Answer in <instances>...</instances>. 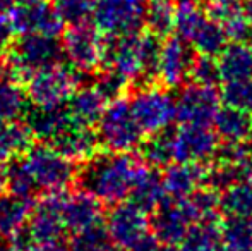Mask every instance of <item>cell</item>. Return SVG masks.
Returning <instances> with one entry per match:
<instances>
[{"label": "cell", "instance_id": "obj_41", "mask_svg": "<svg viewBox=\"0 0 252 251\" xmlns=\"http://www.w3.org/2000/svg\"><path fill=\"white\" fill-rule=\"evenodd\" d=\"M132 251H158V245H156V238H151L150 234L146 236L144 239H141L137 245H134L132 248H130Z\"/></svg>", "mask_w": 252, "mask_h": 251}, {"label": "cell", "instance_id": "obj_2", "mask_svg": "<svg viewBox=\"0 0 252 251\" xmlns=\"http://www.w3.org/2000/svg\"><path fill=\"white\" fill-rule=\"evenodd\" d=\"M103 67L119 74L127 84L156 74L159 41L153 33L108 38Z\"/></svg>", "mask_w": 252, "mask_h": 251}, {"label": "cell", "instance_id": "obj_29", "mask_svg": "<svg viewBox=\"0 0 252 251\" xmlns=\"http://www.w3.org/2000/svg\"><path fill=\"white\" fill-rule=\"evenodd\" d=\"M221 227L218 222H199L182 239V251H221Z\"/></svg>", "mask_w": 252, "mask_h": 251}, {"label": "cell", "instance_id": "obj_48", "mask_svg": "<svg viewBox=\"0 0 252 251\" xmlns=\"http://www.w3.org/2000/svg\"><path fill=\"white\" fill-rule=\"evenodd\" d=\"M158 251H179L177 248H173V245H166L165 248H159Z\"/></svg>", "mask_w": 252, "mask_h": 251}, {"label": "cell", "instance_id": "obj_26", "mask_svg": "<svg viewBox=\"0 0 252 251\" xmlns=\"http://www.w3.org/2000/svg\"><path fill=\"white\" fill-rule=\"evenodd\" d=\"M220 210L228 218L252 217V179H240L220 194Z\"/></svg>", "mask_w": 252, "mask_h": 251}, {"label": "cell", "instance_id": "obj_25", "mask_svg": "<svg viewBox=\"0 0 252 251\" xmlns=\"http://www.w3.org/2000/svg\"><path fill=\"white\" fill-rule=\"evenodd\" d=\"M26 88L16 79H0V126L21 121L28 114Z\"/></svg>", "mask_w": 252, "mask_h": 251}, {"label": "cell", "instance_id": "obj_14", "mask_svg": "<svg viewBox=\"0 0 252 251\" xmlns=\"http://www.w3.org/2000/svg\"><path fill=\"white\" fill-rule=\"evenodd\" d=\"M175 104L180 124L209 126L215 122L216 114L221 108V95L215 90V86L192 83L182 88L175 98Z\"/></svg>", "mask_w": 252, "mask_h": 251}, {"label": "cell", "instance_id": "obj_43", "mask_svg": "<svg viewBox=\"0 0 252 251\" xmlns=\"http://www.w3.org/2000/svg\"><path fill=\"white\" fill-rule=\"evenodd\" d=\"M7 189V176H5V167L3 164H0V194Z\"/></svg>", "mask_w": 252, "mask_h": 251}, {"label": "cell", "instance_id": "obj_33", "mask_svg": "<svg viewBox=\"0 0 252 251\" xmlns=\"http://www.w3.org/2000/svg\"><path fill=\"white\" fill-rule=\"evenodd\" d=\"M5 176L9 193L24 198H33L36 191H40L23 157H16L10 160V164L5 167Z\"/></svg>", "mask_w": 252, "mask_h": 251}, {"label": "cell", "instance_id": "obj_45", "mask_svg": "<svg viewBox=\"0 0 252 251\" xmlns=\"http://www.w3.org/2000/svg\"><path fill=\"white\" fill-rule=\"evenodd\" d=\"M7 160H10V158H9V155L5 153V150H3L2 143H0V164H3V162H7Z\"/></svg>", "mask_w": 252, "mask_h": 251}, {"label": "cell", "instance_id": "obj_34", "mask_svg": "<svg viewBox=\"0 0 252 251\" xmlns=\"http://www.w3.org/2000/svg\"><path fill=\"white\" fill-rule=\"evenodd\" d=\"M96 2L98 0H55V9L63 23L70 26L93 19Z\"/></svg>", "mask_w": 252, "mask_h": 251}, {"label": "cell", "instance_id": "obj_23", "mask_svg": "<svg viewBox=\"0 0 252 251\" xmlns=\"http://www.w3.org/2000/svg\"><path fill=\"white\" fill-rule=\"evenodd\" d=\"M213 124L223 143H246L252 136V114L230 105L220 108Z\"/></svg>", "mask_w": 252, "mask_h": 251}, {"label": "cell", "instance_id": "obj_31", "mask_svg": "<svg viewBox=\"0 0 252 251\" xmlns=\"http://www.w3.org/2000/svg\"><path fill=\"white\" fill-rule=\"evenodd\" d=\"M141 158L150 167H166L173 164V148H172V131L166 129L158 134H151L150 140L141 143Z\"/></svg>", "mask_w": 252, "mask_h": 251}, {"label": "cell", "instance_id": "obj_1", "mask_svg": "<svg viewBox=\"0 0 252 251\" xmlns=\"http://www.w3.org/2000/svg\"><path fill=\"white\" fill-rule=\"evenodd\" d=\"M79 171L81 188L105 205H117L130 198L134 186L150 165L130 153H98Z\"/></svg>", "mask_w": 252, "mask_h": 251}, {"label": "cell", "instance_id": "obj_7", "mask_svg": "<svg viewBox=\"0 0 252 251\" xmlns=\"http://www.w3.org/2000/svg\"><path fill=\"white\" fill-rule=\"evenodd\" d=\"M38 189L45 193L67 189L77 178V169L72 160L63 157L52 144H33L23 155Z\"/></svg>", "mask_w": 252, "mask_h": 251}, {"label": "cell", "instance_id": "obj_3", "mask_svg": "<svg viewBox=\"0 0 252 251\" xmlns=\"http://www.w3.org/2000/svg\"><path fill=\"white\" fill-rule=\"evenodd\" d=\"M175 31L199 55H220L226 47L223 26L213 21L196 2H179L175 12Z\"/></svg>", "mask_w": 252, "mask_h": 251}, {"label": "cell", "instance_id": "obj_16", "mask_svg": "<svg viewBox=\"0 0 252 251\" xmlns=\"http://www.w3.org/2000/svg\"><path fill=\"white\" fill-rule=\"evenodd\" d=\"M101 201L91 193L81 188L79 191H63L60 215L65 231L79 234L88 229L101 225L103 207Z\"/></svg>", "mask_w": 252, "mask_h": 251}, {"label": "cell", "instance_id": "obj_24", "mask_svg": "<svg viewBox=\"0 0 252 251\" xmlns=\"http://www.w3.org/2000/svg\"><path fill=\"white\" fill-rule=\"evenodd\" d=\"M218 67L225 83L252 77V47L246 41L228 43L220 52Z\"/></svg>", "mask_w": 252, "mask_h": 251}, {"label": "cell", "instance_id": "obj_36", "mask_svg": "<svg viewBox=\"0 0 252 251\" xmlns=\"http://www.w3.org/2000/svg\"><path fill=\"white\" fill-rule=\"evenodd\" d=\"M190 79H192V83L204 84V86L218 84L221 81L218 61H215L211 55H199V57H196L192 64V71H190Z\"/></svg>", "mask_w": 252, "mask_h": 251}, {"label": "cell", "instance_id": "obj_27", "mask_svg": "<svg viewBox=\"0 0 252 251\" xmlns=\"http://www.w3.org/2000/svg\"><path fill=\"white\" fill-rule=\"evenodd\" d=\"M130 201L143 210H146L148 214L155 212L166 201L163 179L153 167H148L146 172L139 178L137 184L134 186L132 193H130Z\"/></svg>", "mask_w": 252, "mask_h": 251}, {"label": "cell", "instance_id": "obj_19", "mask_svg": "<svg viewBox=\"0 0 252 251\" xmlns=\"http://www.w3.org/2000/svg\"><path fill=\"white\" fill-rule=\"evenodd\" d=\"M57 151L72 160L74 164H86L93 157L100 153V138L94 133L93 127L74 124L72 127L60 134L53 143H50Z\"/></svg>", "mask_w": 252, "mask_h": 251}, {"label": "cell", "instance_id": "obj_5", "mask_svg": "<svg viewBox=\"0 0 252 251\" xmlns=\"http://www.w3.org/2000/svg\"><path fill=\"white\" fill-rule=\"evenodd\" d=\"M7 72L19 83H26L31 74L60 62L63 55L62 41L45 35H23L7 52Z\"/></svg>", "mask_w": 252, "mask_h": 251}, {"label": "cell", "instance_id": "obj_8", "mask_svg": "<svg viewBox=\"0 0 252 251\" xmlns=\"http://www.w3.org/2000/svg\"><path fill=\"white\" fill-rule=\"evenodd\" d=\"M105 35L94 24H70L62 33L63 55L72 67L83 74H94L105 64L106 41Z\"/></svg>", "mask_w": 252, "mask_h": 251}, {"label": "cell", "instance_id": "obj_39", "mask_svg": "<svg viewBox=\"0 0 252 251\" xmlns=\"http://www.w3.org/2000/svg\"><path fill=\"white\" fill-rule=\"evenodd\" d=\"M223 30L226 33V38L232 41H247L252 40V23L247 19L246 14L233 17L232 21L223 24Z\"/></svg>", "mask_w": 252, "mask_h": 251}, {"label": "cell", "instance_id": "obj_10", "mask_svg": "<svg viewBox=\"0 0 252 251\" xmlns=\"http://www.w3.org/2000/svg\"><path fill=\"white\" fill-rule=\"evenodd\" d=\"M148 0H98L93 14L94 26L108 38L141 33Z\"/></svg>", "mask_w": 252, "mask_h": 251}, {"label": "cell", "instance_id": "obj_32", "mask_svg": "<svg viewBox=\"0 0 252 251\" xmlns=\"http://www.w3.org/2000/svg\"><path fill=\"white\" fill-rule=\"evenodd\" d=\"M221 241L226 251H252V217L226 218L221 225Z\"/></svg>", "mask_w": 252, "mask_h": 251}, {"label": "cell", "instance_id": "obj_22", "mask_svg": "<svg viewBox=\"0 0 252 251\" xmlns=\"http://www.w3.org/2000/svg\"><path fill=\"white\" fill-rule=\"evenodd\" d=\"M34 210L33 198L0 194V238L14 239L26 229Z\"/></svg>", "mask_w": 252, "mask_h": 251}, {"label": "cell", "instance_id": "obj_28", "mask_svg": "<svg viewBox=\"0 0 252 251\" xmlns=\"http://www.w3.org/2000/svg\"><path fill=\"white\" fill-rule=\"evenodd\" d=\"M194 224L199 222H218L220 215V193L213 188H199L189 198L182 200Z\"/></svg>", "mask_w": 252, "mask_h": 251}, {"label": "cell", "instance_id": "obj_12", "mask_svg": "<svg viewBox=\"0 0 252 251\" xmlns=\"http://www.w3.org/2000/svg\"><path fill=\"white\" fill-rule=\"evenodd\" d=\"M220 138L209 126L180 124L172 131L173 162L206 164L218 155Z\"/></svg>", "mask_w": 252, "mask_h": 251}, {"label": "cell", "instance_id": "obj_35", "mask_svg": "<svg viewBox=\"0 0 252 251\" xmlns=\"http://www.w3.org/2000/svg\"><path fill=\"white\" fill-rule=\"evenodd\" d=\"M221 100L225 102V105L252 114V77L225 83Z\"/></svg>", "mask_w": 252, "mask_h": 251}, {"label": "cell", "instance_id": "obj_21", "mask_svg": "<svg viewBox=\"0 0 252 251\" xmlns=\"http://www.w3.org/2000/svg\"><path fill=\"white\" fill-rule=\"evenodd\" d=\"M106 105L108 98L101 93L96 84H81L67 102V108L76 124L86 127H94L100 122Z\"/></svg>", "mask_w": 252, "mask_h": 251}, {"label": "cell", "instance_id": "obj_9", "mask_svg": "<svg viewBox=\"0 0 252 251\" xmlns=\"http://www.w3.org/2000/svg\"><path fill=\"white\" fill-rule=\"evenodd\" d=\"M130 108L144 134L166 131L177 119L175 98L159 86H143L129 98Z\"/></svg>", "mask_w": 252, "mask_h": 251}, {"label": "cell", "instance_id": "obj_13", "mask_svg": "<svg viewBox=\"0 0 252 251\" xmlns=\"http://www.w3.org/2000/svg\"><path fill=\"white\" fill-rule=\"evenodd\" d=\"M9 17L14 30L19 35H45V36H59L63 33L65 23L55 5L47 0H34L28 3H10Z\"/></svg>", "mask_w": 252, "mask_h": 251}, {"label": "cell", "instance_id": "obj_38", "mask_svg": "<svg viewBox=\"0 0 252 251\" xmlns=\"http://www.w3.org/2000/svg\"><path fill=\"white\" fill-rule=\"evenodd\" d=\"M94 84H96L101 93L108 98V102L113 100V98L122 97L124 90H126V86H127V83L119 74H115L113 71H108V69H105V72L98 77V81Z\"/></svg>", "mask_w": 252, "mask_h": 251}, {"label": "cell", "instance_id": "obj_11", "mask_svg": "<svg viewBox=\"0 0 252 251\" xmlns=\"http://www.w3.org/2000/svg\"><path fill=\"white\" fill-rule=\"evenodd\" d=\"M105 231L113 245L130 250L150 234L151 218L146 210L132 201H120L110 208L105 218Z\"/></svg>", "mask_w": 252, "mask_h": 251}, {"label": "cell", "instance_id": "obj_46", "mask_svg": "<svg viewBox=\"0 0 252 251\" xmlns=\"http://www.w3.org/2000/svg\"><path fill=\"white\" fill-rule=\"evenodd\" d=\"M7 72V66H5V61H3L2 57H0V79L3 77V74Z\"/></svg>", "mask_w": 252, "mask_h": 251}, {"label": "cell", "instance_id": "obj_6", "mask_svg": "<svg viewBox=\"0 0 252 251\" xmlns=\"http://www.w3.org/2000/svg\"><path fill=\"white\" fill-rule=\"evenodd\" d=\"M96 127L100 143L106 151L130 153L143 143L144 133L134 117L129 98L126 97L108 102Z\"/></svg>", "mask_w": 252, "mask_h": 251}, {"label": "cell", "instance_id": "obj_30", "mask_svg": "<svg viewBox=\"0 0 252 251\" xmlns=\"http://www.w3.org/2000/svg\"><path fill=\"white\" fill-rule=\"evenodd\" d=\"M177 5L172 0H150L146 5L144 24L150 33L158 38H165L175 30Z\"/></svg>", "mask_w": 252, "mask_h": 251}, {"label": "cell", "instance_id": "obj_40", "mask_svg": "<svg viewBox=\"0 0 252 251\" xmlns=\"http://www.w3.org/2000/svg\"><path fill=\"white\" fill-rule=\"evenodd\" d=\"M14 36H16V30L10 21L9 14L0 12V52H9L10 47L14 45Z\"/></svg>", "mask_w": 252, "mask_h": 251}, {"label": "cell", "instance_id": "obj_42", "mask_svg": "<svg viewBox=\"0 0 252 251\" xmlns=\"http://www.w3.org/2000/svg\"><path fill=\"white\" fill-rule=\"evenodd\" d=\"M247 144V169H249V176L252 178V136L246 141Z\"/></svg>", "mask_w": 252, "mask_h": 251}, {"label": "cell", "instance_id": "obj_47", "mask_svg": "<svg viewBox=\"0 0 252 251\" xmlns=\"http://www.w3.org/2000/svg\"><path fill=\"white\" fill-rule=\"evenodd\" d=\"M9 5H10V0H0V12L9 9Z\"/></svg>", "mask_w": 252, "mask_h": 251}, {"label": "cell", "instance_id": "obj_18", "mask_svg": "<svg viewBox=\"0 0 252 251\" xmlns=\"http://www.w3.org/2000/svg\"><path fill=\"white\" fill-rule=\"evenodd\" d=\"M166 198L170 200H186L192 193L208 184V171L202 164L194 162H173L166 165L161 176Z\"/></svg>", "mask_w": 252, "mask_h": 251}, {"label": "cell", "instance_id": "obj_17", "mask_svg": "<svg viewBox=\"0 0 252 251\" xmlns=\"http://www.w3.org/2000/svg\"><path fill=\"white\" fill-rule=\"evenodd\" d=\"M192 225L194 220L182 200H172V203L165 201L161 207L156 208L151 218L153 234L165 245L182 243Z\"/></svg>", "mask_w": 252, "mask_h": 251}, {"label": "cell", "instance_id": "obj_44", "mask_svg": "<svg viewBox=\"0 0 252 251\" xmlns=\"http://www.w3.org/2000/svg\"><path fill=\"white\" fill-rule=\"evenodd\" d=\"M244 14L252 23V0H244Z\"/></svg>", "mask_w": 252, "mask_h": 251}, {"label": "cell", "instance_id": "obj_20", "mask_svg": "<svg viewBox=\"0 0 252 251\" xmlns=\"http://www.w3.org/2000/svg\"><path fill=\"white\" fill-rule=\"evenodd\" d=\"M26 115H28L26 124L30 126L33 136L48 144L53 143L60 134H63L69 127L76 124V121L70 115L67 105L53 107V108L34 107Z\"/></svg>", "mask_w": 252, "mask_h": 251}, {"label": "cell", "instance_id": "obj_37", "mask_svg": "<svg viewBox=\"0 0 252 251\" xmlns=\"http://www.w3.org/2000/svg\"><path fill=\"white\" fill-rule=\"evenodd\" d=\"M206 14L223 26L233 17L244 14V2L242 0H208Z\"/></svg>", "mask_w": 252, "mask_h": 251}, {"label": "cell", "instance_id": "obj_15", "mask_svg": "<svg viewBox=\"0 0 252 251\" xmlns=\"http://www.w3.org/2000/svg\"><path fill=\"white\" fill-rule=\"evenodd\" d=\"M192 47L180 36L166 38L159 45L158 62L155 76L166 88H179L190 79V71L194 64Z\"/></svg>", "mask_w": 252, "mask_h": 251}, {"label": "cell", "instance_id": "obj_4", "mask_svg": "<svg viewBox=\"0 0 252 251\" xmlns=\"http://www.w3.org/2000/svg\"><path fill=\"white\" fill-rule=\"evenodd\" d=\"M83 72L65 64H52L36 71L26 81V95L33 107L53 108L67 105L74 91L81 86Z\"/></svg>", "mask_w": 252, "mask_h": 251}]
</instances>
